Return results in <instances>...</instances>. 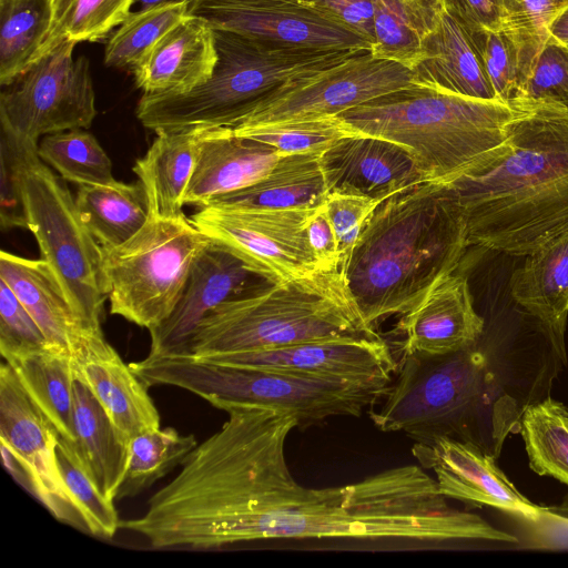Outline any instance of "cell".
I'll return each mask as SVG.
<instances>
[{
    "mask_svg": "<svg viewBox=\"0 0 568 568\" xmlns=\"http://www.w3.org/2000/svg\"><path fill=\"white\" fill-rule=\"evenodd\" d=\"M550 33L561 42L568 44V6L552 22Z\"/></svg>",
    "mask_w": 568,
    "mask_h": 568,
    "instance_id": "50",
    "label": "cell"
},
{
    "mask_svg": "<svg viewBox=\"0 0 568 568\" xmlns=\"http://www.w3.org/2000/svg\"><path fill=\"white\" fill-rule=\"evenodd\" d=\"M72 359L75 377L89 387L126 443L160 427V414L148 393L149 386L103 334L91 339Z\"/></svg>",
    "mask_w": 568,
    "mask_h": 568,
    "instance_id": "22",
    "label": "cell"
},
{
    "mask_svg": "<svg viewBox=\"0 0 568 568\" xmlns=\"http://www.w3.org/2000/svg\"><path fill=\"white\" fill-rule=\"evenodd\" d=\"M57 457L64 485L85 531L106 539L114 537L120 528L114 501L99 490L78 455L73 442L60 437Z\"/></svg>",
    "mask_w": 568,
    "mask_h": 568,
    "instance_id": "39",
    "label": "cell"
},
{
    "mask_svg": "<svg viewBox=\"0 0 568 568\" xmlns=\"http://www.w3.org/2000/svg\"><path fill=\"white\" fill-rule=\"evenodd\" d=\"M520 113V106L498 100L412 83L337 116L356 133L408 149L426 182L448 183L495 159Z\"/></svg>",
    "mask_w": 568,
    "mask_h": 568,
    "instance_id": "4",
    "label": "cell"
},
{
    "mask_svg": "<svg viewBox=\"0 0 568 568\" xmlns=\"http://www.w3.org/2000/svg\"><path fill=\"white\" fill-rule=\"evenodd\" d=\"M381 204L358 195L327 194L324 209L334 227L339 252V272L345 266L357 237L373 211Z\"/></svg>",
    "mask_w": 568,
    "mask_h": 568,
    "instance_id": "46",
    "label": "cell"
},
{
    "mask_svg": "<svg viewBox=\"0 0 568 568\" xmlns=\"http://www.w3.org/2000/svg\"><path fill=\"white\" fill-rule=\"evenodd\" d=\"M236 135L267 144L283 154L324 151L338 139L356 134L337 115L239 126Z\"/></svg>",
    "mask_w": 568,
    "mask_h": 568,
    "instance_id": "41",
    "label": "cell"
},
{
    "mask_svg": "<svg viewBox=\"0 0 568 568\" xmlns=\"http://www.w3.org/2000/svg\"><path fill=\"white\" fill-rule=\"evenodd\" d=\"M52 20V0H0V84L33 62Z\"/></svg>",
    "mask_w": 568,
    "mask_h": 568,
    "instance_id": "33",
    "label": "cell"
},
{
    "mask_svg": "<svg viewBox=\"0 0 568 568\" xmlns=\"http://www.w3.org/2000/svg\"><path fill=\"white\" fill-rule=\"evenodd\" d=\"M480 356L468 349L403 354L397 377L369 417L382 432H403L416 442L452 436L465 425L477 394Z\"/></svg>",
    "mask_w": 568,
    "mask_h": 568,
    "instance_id": "10",
    "label": "cell"
},
{
    "mask_svg": "<svg viewBox=\"0 0 568 568\" xmlns=\"http://www.w3.org/2000/svg\"><path fill=\"white\" fill-rule=\"evenodd\" d=\"M210 243L184 214L149 216L124 243L102 247L110 313L152 329L180 300L193 262Z\"/></svg>",
    "mask_w": 568,
    "mask_h": 568,
    "instance_id": "8",
    "label": "cell"
},
{
    "mask_svg": "<svg viewBox=\"0 0 568 568\" xmlns=\"http://www.w3.org/2000/svg\"><path fill=\"white\" fill-rule=\"evenodd\" d=\"M557 103L568 110V44L552 34L540 50L516 101Z\"/></svg>",
    "mask_w": 568,
    "mask_h": 568,
    "instance_id": "42",
    "label": "cell"
},
{
    "mask_svg": "<svg viewBox=\"0 0 568 568\" xmlns=\"http://www.w3.org/2000/svg\"><path fill=\"white\" fill-rule=\"evenodd\" d=\"M311 250L324 272H339V252L334 227L324 209L316 207L306 223Z\"/></svg>",
    "mask_w": 568,
    "mask_h": 568,
    "instance_id": "49",
    "label": "cell"
},
{
    "mask_svg": "<svg viewBox=\"0 0 568 568\" xmlns=\"http://www.w3.org/2000/svg\"><path fill=\"white\" fill-rule=\"evenodd\" d=\"M187 16V0H166L130 12L104 51V64L131 69L166 32Z\"/></svg>",
    "mask_w": 568,
    "mask_h": 568,
    "instance_id": "37",
    "label": "cell"
},
{
    "mask_svg": "<svg viewBox=\"0 0 568 568\" xmlns=\"http://www.w3.org/2000/svg\"><path fill=\"white\" fill-rule=\"evenodd\" d=\"M467 246L466 220L453 187L422 182L378 204L341 273L374 329L418 305L454 273Z\"/></svg>",
    "mask_w": 568,
    "mask_h": 568,
    "instance_id": "3",
    "label": "cell"
},
{
    "mask_svg": "<svg viewBox=\"0 0 568 568\" xmlns=\"http://www.w3.org/2000/svg\"><path fill=\"white\" fill-rule=\"evenodd\" d=\"M2 357L60 437L74 442L73 385L77 377L72 357L51 347Z\"/></svg>",
    "mask_w": 568,
    "mask_h": 568,
    "instance_id": "30",
    "label": "cell"
},
{
    "mask_svg": "<svg viewBox=\"0 0 568 568\" xmlns=\"http://www.w3.org/2000/svg\"><path fill=\"white\" fill-rule=\"evenodd\" d=\"M509 285L514 301L542 324L556 353L566 361L568 230L526 255Z\"/></svg>",
    "mask_w": 568,
    "mask_h": 568,
    "instance_id": "25",
    "label": "cell"
},
{
    "mask_svg": "<svg viewBox=\"0 0 568 568\" xmlns=\"http://www.w3.org/2000/svg\"><path fill=\"white\" fill-rule=\"evenodd\" d=\"M520 432L530 468L568 486V407L550 397L528 406Z\"/></svg>",
    "mask_w": 568,
    "mask_h": 568,
    "instance_id": "35",
    "label": "cell"
},
{
    "mask_svg": "<svg viewBox=\"0 0 568 568\" xmlns=\"http://www.w3.org/2000/svg\"><path fill=\"white\" fill-rule=\"evenodd\" d=\"M149 386L170 385L206 402L266 406L293 414L298 426L335 416H355L382 399L390 383L326 379L278 371L216 364L192 354L154 356L130 363Z\"/></svg>",
    "mask_w": 568,
    "mask_h": 568,
    "instance_id": "7",
    "label": "cell"
},
{
    "mask_svg": "<svg viewBox=\"0 0 568 568\" xmlns=\"http://www.w3.org/2000/svg\"><path fill=\"white\" fill-rule=\"evenodd\" d=\"M478 54L497 99L513 105L519 89L518 54L513 40L500 30L466 32Z\"/></svg>",
    "mask_w": 568,
    "mask_h": 568,
    "instance_id": "43",
    "label": "cell"
},
{
    "mask_svg": "<svg viewBox=\"0 0 568 568\" xmlns=\"http://www.w3.org/2000/svg\"><path fill=\"white\" fill-rule=\"evenodd\" d=\"M568 0H504L503 30L518 54L520 89ZM519 89V91H520Z\"/></svg>",
    "mask_w": 568,
    "mask_h": 568,
    "instance_id": "40",
    "label": "cell"
},
{
    "mask_svg": "<svg viewBox=\"0 0 568 568\" xmlns=\"http://www.w3.org/2000/svg\"><path fill=\"white\" fill-rule=\"evenodd\" d=\"M410 70L415 84L498 100L468 34L445 10L437 27L424 39L420 58Z\"/></svg>",
    "mask_w": 568,
    "mask_h": 568,
    "instance_id": "26",
    "label": "cell"
},
{
    "mask_svg": "<svg viewBox=\"0 0 568 568\" xmlns=\"http://www.w3.org/2000/svg\"><path fill=\"white\" fill-rule=\"evenodd\" d=\"M320 162L327 194L358 195L382 203L426 182L408 149L373 135L343 136L322 152Z\"/></svg>",
    "mask_w": 568,
    "mask_h": 568,
    "instance_id": "19",
    "label": "cell"
},
{
    "mask_svg": "<svg viewBox=\"0 0 568 568\" xmlns=\"http://www.w3.org/2000/svg\"><path fill=\"white\" fill-rule=\"evenodd\" d=\"M397 331L403 354L446 355L470 348L484 331L468 281L450 274L414 308L403 314Z\"/></svg>",
    "mask_w": 568,
    "mask_h": 568,
    "instance_id": "21",
    "label": "cell"
},
{
    "mask_svg": "<svg viewBox=\"0 0 568 568\" xmlns=\"http://www.w3.org/2000/svg\"><path fill=\"white\" fill-rule=\"evenodd\" d=\"M373 4L371 53L410 69L420 58L424 39L440 20L443 0H373Z\"/></svg>",
    "mask_w": 568,
    "mask_h": 568,
    "instance_id": "32",
    "label": "cell"
},
{
    "mask_svg": "<svg viewBox=\"0 0 568 568\" xmlns=\"http://www.w3.org/2000/svg\"><path fill=\"white\" fill-rule=\"evenodd\" d=\"M217 61L202 85L180 94H142L136 116L149 130L202 132L234 128L285 85L358 51L287 47L215 30Z\"/></svg>",
    "mask_w": 568,
    "mask_h": 568,
    "instance_id": "5",
    "label": "cell"
},
{
    "mask_svg": "<svg viewBox=\"0 0 568 568\" xmlns=\"http://www.w3.org/2000/svg\"><path fill=\"white\" fill-rule=\"evenodd\" d=\"M443 4L466 32L503 28L504 0H443Z\"/></svg>",
    "mask_w": 568,
    "mask_h": 568,
    "instance_id": "48",
    "label": "cell"
},
{
    "mask_svg": "<svg viewBox=\"0 0 568 568\" xmlns=\"http://www.w3.org/2000/svg\"><path fill=\"white\" fill-rule=\"evenodd\" d=\"M138 1L140 2L141 7L144 8V7L153 6V4L166 1V0H138Z\"/></svg>",
    "mask_w": 568,
    "mask_h": 568,
    "instance_id": "51",
    "label": "cell"
},
{
    "mask_svg": "<svg viewBox=\"0 0 568 568\" xmlns=\"http://www.w3.org/2000/svg\"><path fill=\"white\" fill-rule=\"evenodd\" d=\"M321 13L374 43L373 0H291Z\"/></svg>",
    "mask_w": 568,
    "mask_h": 568,
    "instance_id": "47",
    "label": "cell"
},
{
    "mask_svg": "<svg viewBox=\"0 0 568 568\" xmlns=\"http://www.w3.org/2000/svg\"><path fill=\"white\" fill-rule=\"evenodd\" d=\"M412 454L424 469L435 474L439 493L474 505H485L538 521L542 508L527 499L476 445L452 436L416 442Z\"/></svg>",
    "mask_w": 568,
    "mask_h": 568,
    "instance_id": "18",
    "label": "cell"
},
{
    "mask_svg": "<svg viewBox=\"0 0 568 568\" xmlns=\"http://www.w3.org/2000/svg\"><path fill=\"white\" fill-rule=\"evenodd\" d=\"M347 335L378 336L362 317L341 272L270 284L230 300L199 325L197 357Z\"/></svg>",
    "mask_w": 568,
    "mask_h": 568,
    "instance_id": "6",
    "label": "cell"
},
{
    "mask_svg": "<svg viewBox=\"0 0 568 568\" xmlns=\"http://www.w3.org/2000/svg\"><path fill=\"white\" fill-rule=\"evenodd\" d=\"M40 159L60 176L79 185H112V163L90 132L73 129L44 135L38 144Z\"/></svg>",
    "mask_w": 568,
    "mask_h": 568,
    "instance_id": "36",
    "label": "cell"
},
{
    "mask_svg": "<svg viewBox=\"0 0 568 568\" xmlns=\"http://www.w3.org/2000/svg\"><path fill=\"white\" fill-rule=\"evenodd\" d=\"M73 444L85 469L102 495L114 501L126 471L129 443L79 378L73 385Z\"/></svg>",
    "mask_w": 568,
    "mask_h": 568,
    "instance_id": "28",
    "label": "cell"
},
{
    "mask_svg": "<svg viewBox=\"0 0 568 568\" xmlns=\"http://www.w3.org/2000/svg\"><path fill=\"white\" fill-rule=\"evenodd\" d=\"M60 435L27 394L12 368L0 367V440L24 473L28 487L58 520L84 525L61 475L57 446Z\"/></svg>",
    "mask_w": 568,
    "mask_h": 568,
    "instance_id": "14",
    "label": "cell"
},
{
    "mask_svg": "<svg viewBox=\"0 0 568 568\" xmlns=\"http://www.w3.org/2000/svg\"><path fill=\"white\" fill-rule=\"evenodd\" d=\"M199 132H160L146 153L135 161L134 173L142 184L149 216L183 214L184 194L195 165Z\"/></svg>",
    "mask_w": 568,
    "mask_h": 568,
    "instance_id": "29",
    "label": "cell"
},
{
    "mask_svg": "<svg viewBox=\"0 0 568 568\" xmlns=\"http://www.w3.org/2000/svg\"><path fill=\"white\" fill-rule=\"evenodd\" d=\"M216 61L214 29L187 14L155 42L133 73L143 94H180L205 83Z\"/></svg>",
    "mask_w": 568,
    "mask_h": 568,
    "instance_id": "23",
    "label": "cell"
},
{
    "mask_svg": "<svg viewBox=\"0 0 568 568\" xmlns=\"http://www.w3.org/2000/svg\"><path fill=\"white\" fill-rule=\"evenodd\" d=\"M196 438L173 427L153 428L130 439L128 466L116 499L134 497L181 465Z\"/></svg>",
    "mask_w": 568,
    "mask_h": 568,
    "instance_id": "34",
    "label": "cell"
},
{
    "mask_svg": "<svg viewBox=\"0 0 568 568\" xmlns=\"http://www.w3.org/2000/svg\"><path fill=\"white\" fill-rule=\"evenodd\" d=\"M199 133L197 154L184 205L203 207L217 196L253 184L283 155L267 144L236 135L231 128Z\"/></svg>",
    "mask_w": 568,
    "mask_h": 568,
    "instance_id": "24",
    "label": "cell"
},
{
    "mask_svg": "<svg viewBox=\"0 0 568 568\" xmlns=\"http://www.w3.org/2000/svg\"><path fill=\"white\" fill-rule=\"evenodd\" d=\"M21 186L27 229L38 242L40 258L53 270L84 321L101 329L108 298L102 247L83 223L67 184L40 159L38 143L27 140Z\"/></svg>",
    "mask_w": 568,
    "mask_h": 568,
    "instance_id": "9",
    "label": "cell"
},
{
    "mask_svg": "<svg viewBox=\"0 0 568 568\" xmlns=\"http://www.w3.org/2000/svg\"><path fill=\"white\" fill-rule=\"evenodd\" d=\"M51 347L40 326L11 287L0 278L1 355ZM52 348V347H51Z\"/></svg>",
    "mask_w": 568,
    "mask_h": 568,
    "instance_id": "44",
    "label": "cell"
},
{
    "mask_svg": "<svg viewBox=\"0 0 568 568\" xmlns=\"http://www.w3.org/2000/svg\"><path fill=\"white\" fill-rule=\"evenodd\" d=\"M314 209L245 210L205 206L190 220L272 284L322 273L308 244L306 223Z\"/></svg>",
    "mask_w": 568,
    "mask_h": 568,
    "instance_id": "12",
    "label": "cell"
},
{
    "mask_svg": "<svg viewBox=\"0 0 568 568\" xmlns=\"http://www.w3.org/2000/svg\"><path fill=\"white\" fill-rule=\"evenodd\" d=\"M412 83L408 67L375 58L371 50L358 51L338 64L285 85L234 128L336 116Z\"/></svg>",
    "mask_w": 568,
    "mask_h": 568,
    "instance_id": "13",
    "label": "cell"
},
{
    "mask_svg": "<svg viewBox=\"0 0 568 568\" xmlns=\"http://www.w3.org/2000/svg\"><path fill=\"white\" fill-rule=\"evenodd\" d=\"M75 203L83 223L105 248L128 241L149 219L146 195L140 182L79 185Z\"/></svg>",
    "mask_w": 568,
    "mask_h": 568,
    "instance_id": "31",
    "label": "cell"
},
{
    "mask_svg": "<svg viewBox=\"0 0 568 568\" xmlns=\"http://www.w3.org/2000/svg\"><path fill=\"white\" fill-rule=\"evenodd\" d=\"M200 358L235 367L363 383H390L398 368L387 343L378 336L366 335L337 336Z\"/></svg>",
    "mask_w": 568,
    "mask_h": 568,
    "instance_id": "16",
    "label": "cell"
},
{
    "mask_svg": "<svg viewBox=\"0 0 568 568\" xmlns=\"http://www.w3.org/2000/svg\"><path fill=\"white\" fill-rule=\"evenodd\" d=\"M78 42L63 40L33 61L0 95L1 128L36 142L89 129L97 115L89 60L73 58Z\"/></svg>",
    "mask_w": 568,
    "mask_h": 568,
    "instance_id": "11",
    "label": "cell"
},
{
    "mask_svg": "<svg viewBox=\"0 0 568 568\" xmlns=\"http://www.w3.org/2000/svg\"><path fill=\"white\" fill-rule=\"evenodd\" d=\"M322 152L283 154L263 178L217 196L205 206L245 210L318 207L327 196L320 162Z\"/></svg>",
    "mask_w": 568,
    "mask_h": 568,
    "instance_id": "27",
    "label": "cell"
},
{
    "mask_svg": "<svg viewBox=\"0 0 568 568\" xmlns=\"http://www.w3.org/2000/svg\"><path fill=\"white\" fill-rule=\"evenodd\" d=\"M187 14L213 29L287 47L371 50L361 34L291 0H187Z\"/></svg>",
    "mask_w": 568,
    "mask_h": 568,
    "instance_id": "15",
    "label": "cell"
},
{
    "mask_svg": "<svg viewBox=\"0 0 568 568\" xmlns=\"http://www.w3.org/2000/svg\"><path fill=\"white\" fill-rule=\"evenodd\" d=\"M0 278L32 315L52 348L74 358L91 339L103 334L78 313L55 273L42 258L1 251Z\"/></svg>",
    "mask_w": 568,
    "mask_h": 568,
    "instance_id": "20",
    "label": "cell"
},
{
    "mask_svg": "<svg viewBox=\"0 0 568 568\" xmlns=\"http://www.w3.org/2000/svg\"><path fill=\"white\" fill-rule=\"evenodd\" d=\"M517 106L504 150L448 184L468 245L526 256L568 230V110L551 102Z\"/></svg>",
    "mask_w": 568,
    "mask_h": 568,
    "instance_id": "2",
    "label": "cell"
},
{
    "mask_svg": "<svg viewBox=\"0 0 568 568\" xmlns=\"http://www.w3.org/2000/svg\"><path fill=\"white\" fill-rule=\"evenodd\" d=\"M268 281L252 271L224 246L210 240L197 255L174 310L150 329L149 355L191 354L194 334L201 322L219 305L255 292Z\"/></svg>",
    "mask_w": 568,
    "mask_h": 568,
    "instance_id": "17",
    "label": "cell"
},
{
    "mask_svg": "<svg viewBox=\"0 0 568 568\" xmlns=\"http://www.w3.org/2000/svg\"><path fill=\"white\" fill-rule=\"evenodd\" d=\"M22 146V139L1 128L0 221L3 229H27V216L21 186Z\"/></svg>",
    "mask_w": 568,
    "mask_h": 568,
    "instance_id": "45",
    "label": "cell"
},
{
    "mask_svg": "<svg viewBox=\"0 0 568 568\" xmlns=\"http://www.w3.org/2000/svg\"><path fill=\"white\" fill-rule=\"evenodd\" d=\"M210 404L227 414L226 422L184 458L142 516L121 523L155 549L205 550L261 539H506L481 517L450 507L420 465L344 486H303L285 456L288 435L298 427L293 414L247 403Z\"/></svg>",
    "mask_w": 568,
    "mask_h": 568,
    "instance_id": "1",
    "label": "cell"
},
{
    "mask_svg": "<svg viewBox=\"0 0 568 568\" xmlns=\"http://www.w3.org/2000/svg\"><path fill=\"white\" fill-rule=\"evenodd\" d=\"M135 0H52V20L36 61L63 40L99 41L130 14Z\"/></svg>",
    "mask_w": 568,
    "mask_h": 568,
    "instance_id": "38",
    "label": "cell"
}]
</instances>
